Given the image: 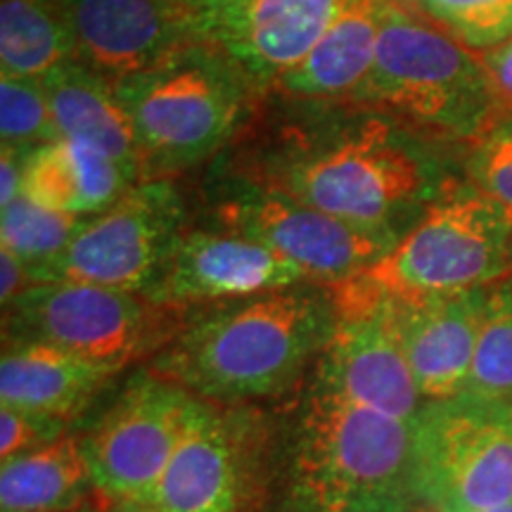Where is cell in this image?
Masks as SVG:
<instances>
[{
  "label": "cell",
  "instance_id": "obj_1",
  "mask_svg": "<svg viewBox=\"0 0 512 512\" xmlns=\"http://www.w3.org/2000/svg\"><path fill=\"white\" fill-rule=\"evenodd\" d=\"M247 178L337 219L399 235L446 195L444 166L425 140L363 105L283 128Z\"/></svg>",
  "mask_w": 512,
  "mask_h": 512
},
{
  "label": "cell",
  "instance_id": "obj_2",
  "mask_svg": "<svg viewBox=\"0 0 512 512\" xmlns=\"http://www.w3.org/2000/svg\"><path fill=\"white\" fill-rule=\"evenodd\" d=\"M335 330V294L306 283L190 309L147 368L204 401L278 399L316 368Z\"/></svg>",
  "mask_w": 512,
  "mask_h": 512
},
{
  "label": "cell",
  "instance_id": "obj_3",
  "mask_svg": "<svg viewBox=\"0 0 512 512\" xmlns=\"http://www.w3.org/2000/svg\"><path fill=\"white\" fill-rule=\"evenodd\" d=\"M413 422L358 406L311 375L278 441L268 512H406Z\"/></svg>",
  "mask_w": 512,
  "mask_h": 512
},
{
  "label": "cell",
  "instance_id": "obj_4",
  "mask_svg": "<svg viewBox=\"0 0 512 512\" xmlns=\"http://www.w3.org/2000/svg\"><path fill=\"white\" fill-rule=\"evenodd\" d=\"M136 133L143 181L195 169L238 136L256 86L230 57L190 41L155 67L114 81Z\"/></svg>",
  "mask_w": 512,
  "mask_h": 512
},
{
  "label": "cell",
  "instance_id": "obj_5",
  "mask_svg": "<svg viewBox=\"0 0 512 512\" xmlns=\"http://www.w3.org/2000/svg\"><path fill=\"white\" fill-rule=\"evenodd\" d=\"M347 102L472 143L505 117L482 55L403 0H387L375 62Z\"/></svg>",
  "mask_w": 512,
  "mask_h": 512
},
{
  "label": "cell",
  "instance_id": "obj_6",
  "mask_svg": "<svg viewBox=\"0 0 512 512\" xmlns=\"http://www.w3.org/2000/svg\"><path fill=\"white\" fill-rule=\"evenodd\" d=\"M278 434L256 403L200 399L188 432L152 491L164 512H268Z\"/></svg>",
  "mask_w": 512,
  "mask_h": 512
},
{
  "label": "cell",
  "instance_id": "obj_7",
  "mask_svg": "<svg viewBox=\"0 0 512 512\" xmlns=\"http://www.w3.org/2000/svg\"><path fill=\"white\" fill-rule=\"evenodd\" d=\"M188 313L114 287L41 283L3 311V330L5 342H46L124 373L152 361Z\"/></svg>",
  "mask_w": 512,
  "mask_h": 512
},
{
  "label": "cell",
  "instance_id": "obj_8",
  "mask_svg": "<svg viewBox=\"0 0 512 512\" xmlns=\"http://www.w3.org/2000/svg\"><path fill=\"white\" fill-rule=\"evenodd\" d=\"M418 508L484 512L512 501V403L458 394L413 420Z\"/></svg>",
  "mask_w": 512,
  "mask_h": 512
},
{
  "label": "cell",
  "instance_id": "obj_9",
  "mask_svg": "<svg viewBox=\"0 0 512 512\" xmlns=\"http://www.w3.org/2000/svg\"><path fill=\"white\" fill-rule=\"evenodd\" d=\"M512 271V211L475 185L446 192L366 275L396 294L489 287Z\"/></svg>",
  "mask_w": 512,
  "mask_h": 512
},
{
  "label": "cell",
  "instance_id": "obj_10",
  "mask_svg": "<svg viewBox=\"0 0 512 512\" xmlns=\"http://www.w3.org/2000/svg\"><path fill=\"white\" fill-rule=\"evenodd\" d=\"M216 228L271 247L304 271L309 283L337 287L380 264L403 235L356 226L252 178H235L214 200Z\"/></svg>",
  "mask_w": 512,
  "mask_h": 512
},
{
  "label": "cell",
  "instance_id": "obj_11",
  "mask_svg": "<svg viewBox=\"0 0 512 512\" xmlns=\"http://www.w3.org/2000/svg\"><path fill=\"white\" fill-rule=\"evenodd\" d=\"M195 394L138 370L110 406L81 432L93 482L107 505L150 501L197 411Z\"/></svg>",
  "mask_w": 512,
  "mask_h": 512
},
{
  "label": "cell",
  "instance_id": "obj_12",
  "mask_svg": "<svg viewBox=\"0 0 512 512\" xmlns=\"http://www.w3.org/2000/svg\"><path fill=\"white\" fill-rule=\"evenodd\" d=\"M181 190L171 178L143 181L110 209L83 219L43 283H88L143 294L188 230Z\"/></svg>",
  "mask_w": 512,
  "mask_h": 512
},
{
  "label": "cell",
  "instance_id": "obj_13",
  "mask_svg": "<svg viewBox=\"0 0 512 512\" xmlns=\"http://www.w3.org/2000/svg\"><path fill=\"white\" fill-rule=\"evenodd\" d=\"M330 290L337 304V330L313 377L358 406L413 422L427 401L384 311L380 285L361 275Z\"/></svg>",
  "mask_w": 512,
  "mask_h": 512
},
{
  "label": "cell",
  "instance_id": "obj_14",
  "mask_svg": "<svg viewBox=\"0 0 512 512\" xmlns=\"http://www.w3.org/2000/svg\"><path fill=\"white\" fill-rule=\"evenodd\" d=\"M339 0H188L192 36L230 57L256 91L278 88L328 29Z\"/></svg>",
  "mask_w": 512,
  "mask_h": 512
},
{
  "label": "cell",
  "instance_id": "obj_15",
  "mask_svg": "<svg viewBox=\"0 0 512 512\" xmlns=\"http://www.w3.org/2000/svg\"><path fill=\"white\" fill-rule=\"evenodd\" d=\"M306 283L302 268L261 242L216 226L188 228L145 297L190 311Z\"/></svg>",
  "mask_w": 512,
  "mask_h": 512
},
{
  "label": "cell",
  "instance_id": "obj_16",
  "mask_svg": "<svg viewBox=\"0 0 512 512\" xmlns=\"http://www.w3.org/2000/svg\"><path fill=\"white\" fill-rule=\"evenodd\" d=\"M484 299L486 287L453 294L382 290L384 311L425 401H444L463 392Z\"/></svg>",
  "mask_w": 512,
  "mask_h": 512
},
{
  "label": "cell",
  "instance_id": "obj_17",
  "mask_svg": "<svg viewBox=\"0 0 512 512\" xmlns=\"http://www.w3.org/2000/svg\"><path fill=\"white\" fill-rule=\"evenodd\" d=\"M69 8L79 62L112 81L195 41L188 0H69Z\"/></svg>",
  "mask_w": 512,
  "mask_h": 512
},
{
  "label": "cell",
  "instance_id": "obj_18",
  "mask_svg": "<svg viewBox=\"0 0 512 512\" xmlns=\"http://www.w3.org/2000/svg\"><path fill=\"white\" fill-rule=\"evenodd\" d=\"M121 373L46 342H5L0 361V406L81 418Z\"/></svg>",
  "mask_w": 512,
  "mask_h": 512
},
{
  "label": "cell",
  "instance_id": "obj_19",
  "mask_svg": "<svg viewBox=\"0 0 512 512\" xmlns=\"http://www.w3.org/2000/svg\"><path fill=\"white\" fill-rule=\"evenodd\" d=\"M387 0H339L311 53L275 91L306 102H347L375 62Z\"/></svg>",
  "mask_w": 512,
  "mask_h": 512
},
{
  "label": "cell",
  "instance_id": "obj_20",
  "mask_svg": "<svg viewBox=\"0 0 512 512\" xmlns=\"http://www.w3.org/2000/svg\"><path fill=\"white\" fill-rule=\"evenodd\" d=\"M60 138L91 145L143 183V159L114 81L74 60L41 76Z\"/></svg>",
  "mask_w": 512,
  "mask_h": 512
},
{
  "label": "cell",
  "instance_id": "obj_21",
  "mask_svg": "<svg viewBox=\"0 0 512 512\" xmlns=\"http://www.w3.org/2000/svg\"><path fill=\"white\" fill-rule=\"evenodd\" d=\"M133 185L138 183L100 150L57 138L29 155L22 195L60 214L91 219L119 202Z\"/></svg>",
  "mask_w": 512,
  "mask_h": 512
},
{
  "label": "cell",
  "instance_id": "obj_22",
  "mask_svg": "<svg viewBox=\"0 0 512 512\" xmlns=\"http://www.w3.org/2000/svg\"><path fill=\"white\" fill-rule=\"evenodd\" d=\"M93 494L81 432L0 463V512H81Z\"/></svg>",
  "mask_w": 512,
  "mask_h": 512
},
{
  "label": "cell",
  "instance_id": "obj_23",
  "mask_svg": "<svg viewBox=\"0 0 512 512\" xmlns=\"http://www.w3.org/2000/svg\"><path fill=\"white\" fill-rule=\"evenodd\" d=\"M79 60L69 0H0L3 74L41 79Z\"/></svg>",
  "mask_w": 512,
  "mask_h": 512
},
{
  "label": "cell",
  "instance_id": "obj_24",
  "mask_svg": "<svg viewBox=\"0 0 512 512\" xmlns=\"http://www.w3.org/2000/svg\"><path fill=\"white\" fill-rule=\"evenodd\" d=\"M460 394L512 403V273L486 287L475 356Z\"/></svg>",
  "mask_w": 512,
  "mask_h": 512
},
{
  "label": "cell",
  "instance_id": "obj_25",
  "mask_svg": "<svg viewBox=\"0 0 512 512\" xmlns=\"http://www.w3.org/2000/svg\"><path fill=\"white\" fill-rule=\"evenodd\" d=\"M81 223L83 219L46 209L22 195L3 207L0 238L3 249H10L29 268L34 283L41 285L46 273L72 245Z\"/></svg>",
  "mask_w": 512,
  "mask_h": 512
},
{
  "label": "cell",
  "instance_id": "obj_26",
  "mask_svg": "<svg viewBox=\"0 0 512 512\" xmlns=\"http://www.w3.org/2000/svg\"><path fill=\"white\" fill-rule=\"evenodd\" d=\"M427 22L475 53L512 38V0H403Z\"/></svg>",
  "mask_w": 512,
  "mask_h": 512
},
{
  "label": "cell",
  "instance_id": "obj_27",
  "mask_svg": "<svg viewBox=\"0 0 512 512\" xmlns=\"http://www.w3.org/2000/svg\"><path fill=\"white\" fill-rule=\"evenodd\" d=\"M0 138H3V147L31 152L60 138L41 79L3 74L0 79Z\"/></svg>",
  "mask_w": 512,
  "mask_h": 512
},
{
  "label": "cell",
  "instance_id": "obj_28",
  "mask_svg": "<svg viewBox=\"0 0 512 512\" xmlns=\"http://www.w3.org/2000/svg\"><path fill=\"white\" fill-rule=\"evenodd\" d=\"M467 176L479 192L512 211V117L498 119L475 140Z\"/></svg>",
  "mask_w": 512,
  "mask_h": 512
},
{
  "label": "cell",
  "instance_id": "obj_29",
  "mask_svg": "<svg viewBox=\"0 0 512 512\" xmlns=\"http://www.w3.org/2000/svg\"><path fill=\"white\" fill-rule=\"evenodd\" d=\"M69 430V422L50 415L0 406V463L53 444Z\"/></svg>",
  "mask_w": 512,
  "mask_h": 512
},
{
  "label": "cell",
  "instance_id": "obj_30",
  "mask_svg": "<svg viewBox=\"0 0 512 512\" xmlns=\"http://www.w3.org/2000/svg\"><path fill=\"white\" fill-rule=\"evenodd\" d=\"M479 55H482L486 72H489L498 105H501L505 117H512V38L498 48Z\"/></svg>",
  "mask_w": 512,
  "mask_h": 512
},
{
  "label": "cell",
  "instance_id": "obj_31",
  "mask_svg": "<svg viewBox=\"0 0 512 512\" xmlns=\"http://www.w3.org/2000/svg\"><path fill=\"white\" fill-rule=\"evenodd\" d=\"M34 285L29 268L10 249L0 247V302H3V311L10 309Z\"/></svg>",
  "mask_w": 512,
  "mask_h": 512
},
{
  "label": "cell",
  "instance_id": "obj_32",
  "mask_svg": "<svg viewBox=\"0 0 512 512\" xmlns=\"http://www.w3.org/2000/svg\"><path fill=\"white\" fill-rule=\"evenodd\" d=\"M29 155L31 150L3 147V155H0V209L22 197L24 166H27Z\"/></svg>",
  "mask_w": 512,
  "mask_h": 512
},
{
  "label": "cell",
  "instance_id": "obj_33",
  "mask_svg": "<svg viewBox=\"0 0 512 512\" xmlns=\"http://www.w3.org/2000/svg\"><path fill=\"white\" fill-rule=\"evenodd\" d=\"M107 512H164L157 505L145 503V501H124V503H112L107 505Z\"/></svg>",
  "mask_w": 512,
  "mask_h": 512
},
{
  "label": "cell",
  "instance_id": "obj_34",
  "mask_svg": "<svg viewBox=\"0 0 512 512\" xmlns=\"http://www.w3.org/2000/svg\"><path fill=\"white\" fill-rule=\"evenodd\" d=\"M484 512H512V501H510V503H505V505H498V508L484 510Z\"/></svg>",
  "mask_w": 512,
  "mask_h": 512
},
{
  "label": "cell",
  "instance_id": "obj_35",
  "mask_svg": "<svg viewBox=\"0 0 512 512\" xmlns=\"http://www.w3.org/2000/svg\"><path fill=\"white\" fill-rule=\"evenodd\" d=\"M510 273H512V271H510Z\"/></svg>",
  "mask_w": 512,
  "mask_h": 512
}]
</instances>
